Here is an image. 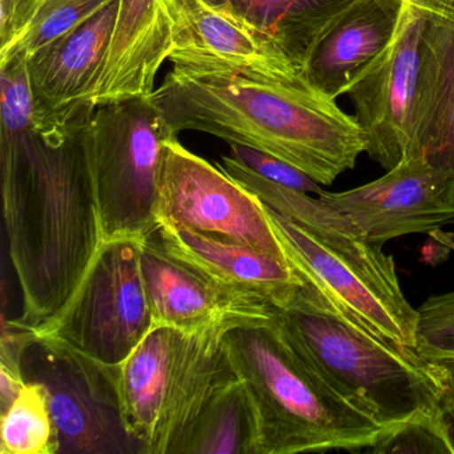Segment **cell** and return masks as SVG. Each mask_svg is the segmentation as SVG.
I'll return each mask as SVG.
<instances>
[{
	"label": "cell",
	"mask_w": 454,
	"mask_h": 454,
	"mask_svg": "<svg viewBox=\"0 0 454 454\" xmlns=\"http://www.w3.org/2000/svg\"><path fill=\"white\" fill-rule=\"evenodd\" d=\"M239 323H220L183 334L163 411L145 454H168L175 438L224 385L236 379L225 337Z\"/></svg>",
	"instance_id": "d6986e66"
},
{
	"label": "cell",
	"mask_w": 454,
	"mask_h": 454,
	"mask_svg": "<svg viewBox=\"0 0 454 454\" xmlns=\"http://www.w3.org/2000/svg\"><path fill=\"white\" fill-rule=\"evenodd\" d=\"M119 0L27 58L35 129L89 123L113 38Z\"/></svg>",
	"instance_id": "8fae6325"
},
{
	"label": "cell",
	"mask_w": 454,
	"mask_h": 454,
	"mask_svg": "<svg viewBox=\"0 0 454 454\" xmlns=\"http://www.w3.org/2000/svg\"><path fill=\"white\" fill-rule=\"evenodd\" d=\"M139 248L153 326L195 333L215 324L262 323L275 315L267 300L224 286L175 259L155 232L139 240Z\"/></svg>",
	"instance_id": "4fadbf2b"
},
{
	"label": "cell",
	"mask_w": 454,
	"mask_h": 454,
	"mask_svg": "<svg viewBox=\"0 0 454 454\" xmlns=\"http://www.w3.org/2000/svg\"><path fill=\"white\" fill-rule=\"evenodd\" d=\"M417 310V353L454 374V289L430 296Z\"/></svg>",
	"instance_id": "cb8c5ba5"
},
{
	"label": "cell",
	"mask_w": 454,
	"mask_h": 454,
	"mask_svg": "<svg viewBox=\"0 0 454 454\" xmlns=\"http://www.w3.org/2000/svg\"><path fill=\"white\" fill-rule=\"evenodd\" d=\"M42 0H0V17L7 23H26L31 20Z\"/></svg>",
	"instance_id": "f1b7e54d"
},
{
	"label": "cell",
	"mask_w": 454,
	"mask_h": 454,
	"mask_svg": "<svg viewBox=\"0 0 454 454\" xmlns=\"http://www.w3.org/2000/svg\"><path fill=\"white\" fill-rule=\"evenodd\" d=\"M264 208L300 278L380 336L416 349L419 310L403 294L393 256L353 233L301 224Z\"/></svg>",
	"instance_id": "5b68a950"
},
{
	"label": "cell",
	"mask_w": 454,
	"mask_h": 454,
	"mask_svg": "<svg viewBox=\"0 0 454 454\" xmlns=\"http://www.w3.org/2000/svg\"><path fill=\"white\" fill-rule=\"evenodd\" d=\"M87 124L2 127L4 227L23 304L12 321L28 331L66 307L105 243Z\"/></svg>",
	"instance_id": "6da1fadb"
},
{
	"label": "cell",
	"mask_w": 454,
	"mask_h": 454,
	"mask_svg": "<svg viewBox=\"0 0 454 454\" xmlns=\"http://www.w3.org/2000/svg\"><path fill=\"white\" fill-rule=\"evenodd\" d=\"M256 443L254 408L236 377L175 438L168 454H256Z\"/></svg>",
	"instance_id": "7402d4cb"
},
{
	"label": "cell",
	"mask_w": 454,
	"mask_h": 454,
	"mask_svg": "<svg viewBox=\"0 0 454 454\" xmlns=\"http://www.w3.org/2000/svg\"><path fill=\"white\" fill-rule=\"evenodd\" d=\"M2 454H59V433L49 393L38 381H26L12 406L2 413Z\"/></svg>",
	"instance_id": "603a6c76"
},
{
	"label": "cell",
	"mask_w": 454,
	"mask_h": 454,
	"mask_svg": "<svg viewBox=\"0 0 454 454\" xmlns=\"http://www.w3.org/2000/svg\"><path fill=\"white\" fill-rule=\"evenodd\" d=\"M403 0H353L313 47L302 68L316 92L336 100L392 43Z\"/></svg>",
	"instance_id": "9a60e30c"
},
{
	"label": "cell",
	"mask_w": 454,
	"mask_h": 454,
	"mask_svg": "<svg viewBox=\"0 0 454 454\" xmlns=\"http://www.w3.org/2000/svg\"><path fill=\"white\" fill-rule=\"evenodd\" d=\"M424 26L425 15L403 4L392 43L347 92L365 137V153L385 171L413 150Z\"/></svg>",
	"instance_id": "30bf717a"
},
{
	"label": "cell",
	"mask_w": 454,
	"mask_h": 454,
	"mask_svg": "<svg viewBox=\"0 0 454 454\" xmlns=\"http://www.w3.org/2000/svg\"><path fill=\"white\" fill-rule=\"evenodd\" d=\"M320 198L368 243L429 233L454 223V206L443 198L434 172L422 155L406 156L368 184L344 192L324 191Z\"/></svg>",
	"instance_id": "7c38bea8"
},
{
	"label": "cell",
	"mask_w": 454,
	"mask_h": 454,
	"mask_svg": "<svg viewBox=\"0 0 454 454\" xmlns=\"http://www.w3.org/2000/svg\"><path fill=\"white\" fill-rule=\"evenodd\" d=\"M184 332L153 326L145 339L116 365V387L124 427L147 453L163 411L169 376Z\"/></svg>",
	"instance_id": "ffe728a7"
},
{
	"label": "cell",
	"mask_w": 454,
	"mask_h": 454,
	"mask_svg": "<svg viewBox=\"0 0 454 454\" xmlns=\"http://www.w3.org/2000/svg\"><path fill=\"white\" fill-rule=\"evenodd\" d=\"M26 349L38 360L23 353V374L49 393L59 453H140L124 427L116 365L98 363L51 337L33 334Z\"/></svg>",
	"instance_id": "ba28073f"
},
{
	"label": "cell",
	"mask_w": 454,
	"mask_h": 454,
	"mask_svg": "<svg viewBox=\"0 0 454 454\" xmlns=\"http://www.w3.org/2000/svg\"><path fill=\"white\" fill-rule=\"evenodd\" d=\"M171 44L172 17L167 0H119L115 28L98 83L97 107L153 97Z\"/></svg>",
	"instance_id": "2e32d148"
},
{
	"label": "cell",
	"mask_w": 454,
	"mask_h": 454,
	"mask_svg": "<svg viewBox=\"0 0 454 454\" xmlns=\"http://www.w3.org/2000/svg\"><path fill=\"white\" fill-rule=\"evenodd\" d=\"M153 97L99 106L86 127L106 240H142L158 231L167 145L177 139Z\"/></svg>",
	"instance_id": "8992f818"
},
{
	"label": "cell",
	"mask_w": 454,
	"mask_h": 454,
	"mask_svg": "<svg viewBox=\"0 0 454 454\" xmlns=\"http://www.w3.org/2000/svg\"><path fill=\"white\" fill-rule=\"evenodd\" d=\"M153 100L177 137L190 129L256 148L321 185L352 169L366 150L355 116L308 86L174 66Z\"/></svg>",
	"instance_id": "7a4b0ae2"
},
{
	"label": "cell",
	"mask_w": 454,
	"mask_h": 454,
	"mask_svg": "<svg viewBox=\"0 0 454 454\" xmlns=\"http://www.w3.org/2000/svg\"><path fill=\"white\" fill-rule=\"evenodd\" d=\"M272 42L302 74L315 44L353 0H211Z\"/></svg>",
	"instance_id": "44dd1931"
},
{
	"label": "cell",
	"mask_w": 454,
	"mask_h": 454,
	"mask_svg": "<svg viewBox=\"0 0 454 454\" xmlns=\"http://www.w3.org/2000/svg\"><path fill=\"white\" fill-rule=\"evenodd\" d=\"M167 4L172 17L168 60L176 67L240 71L278 83L309 87L272 42L211 0H167Z\"/></svg>",
	"instance_id": "5bb4252c"
},
{
	"label": "cell",
	"mask_w": 454,
	"mask_h": 454,
	"mask_svg": "<svg viewBox=\"0 0 454 454\" xmlns=\"http://www.w3.org/2000/svg\"><path fill=\"white\" fill-rule=\"evenodd\" d=\"M365 453H449L450 446L438 422L437 413L414 417L385 435Z\"/></svg>",
	"instance_id": "d4e9b609"
},
{
	"label": "cell",
	"mask_w": 454,
	"mask_h": 454,
	"mask_svg": "<svg viewBox=\"0 0 454 454\" xmlns=\"http://www.w3.org/2000/svg\"><path fill=\"white\" fill-rule=\"evenodd\" d=\"M230 148L231 156L275 184L316 196L325 191L312 177L270 153L243 145H230Z\"/></svg>",
	"instance_id": "484cf974"
},
{
	"label": "cell",
	"mask_w": 454,
	"mask_h": 454,
	"mask_svg": "<svg viewBox=\"0 0 454 454\" xmlns=\"http://www.w3.org/2000/svg\"><path fill=\"white\" fill-rule=\"evenodd\" d=\"M411 155L424 156L454 206V22L427 15Z\"/></svg>",
	"instance_id": "e0dca14e"
},
{
	"label": "cell",
	"mask_w": 454,
	"mask_h": 454,
	"mask_svg": "<svg viewBox=\"0 0 454 454\" xmlns=\"http://www.w3.org/2000/svg\"><path fill=\"white\" fill-rule=\"evenodd\" d=\"M275 323L286 341L345 397L390 432L437 409L453 373L364 325L301 278Z\"/></svg>",
	"instance_id": "3957f363"
},
{
	"label": "cell",
	"mask_w": 454,
	"mask_h": 454,
	"mask_svg": "<svg viewBox=\"0 0 454 454\" xmlns=\"http://www.w3.org/2000/svg\"><path fill=\"white\" fill-rule=\"evenodd\" d=\"M153 329L139 240H106L66 307L35 337L66 342L82 355L118 365Z\"/></svg>",
	"instance_id": "52a82bcc"
},
{
	"label": "cell",
	"mask_w": 454,
	"mask_h": 454,
	"mask_svg": "<svg viewBox=\"0 0 454 454\" xmlns=\"http://www.w3.org/2000/svg\"><path fill=\"white\" fill-rule=\"evenodd\" d=\"M26 385L23 372L14 371L7 366L0 365V401H2V413L6 411L17 400L20 393Z\"/></svg>",
	"instance_id": "4316f807"
},
{
	"label": "cell",
	"mask_w": 454,
	"mask_h": 454,
	"mask_svg": "<svg viewBox=\"0 0 454 454\" xmlns=\"http://www.w3.org/2000/svg\"><path fill=\"white\" fill-rule=\"evenodd\" d=\"M435 413L446 441L450 446L451 454H454V374L438 403Z\"/></svg>",
	"instance_id": "83f0119b"
},
{
	"label": "cell",
	"mask_w": 454,
	"mask_h": 454,
	"mask_svg": "<svg viewBox=\"0 0 454 454\" xmlns=\"http://www.w3.org/2000/svg\"><path fill=\"white\" fill-rule=\"evenodd\" d=\"M273 317L225 337L256 417V454L357 453L389 434L286 341Z\"/></svg>",
	"instance_id": "277c9868"
},
{
	"label": "cell",
	"mask_w": 454,
	"mask_h": 454,
	"mask_svg": "<svg viewBox=\"0 0 454 454\" xmlns=\"http://www.w3.org/2000/svg\"><path fill=\"white\" fill-rule=\"evenodd\" d=\"M155 235L175 259L273 307H280L301 286L288 262L251 247L169 225H160Z\"/></svg>",
	"instance_id": "ac0fdd59"
},
{
	"label": "cell",
	"mask_w": 454,
	"mask_h": 454,
	"mask_svg": "<svg viewBox=\"0 0 454 454\" xmlns=\"http://www.w3.org/2000/svg\"><path fill=\"white\" fill-rule=\"evenodd\" d=\"M156 217L159 227L233 241L286 262L260 199L179 139L167 145Z\"/></svg>",
	"instance_id": "9c48e42d"
}]
</instances>
